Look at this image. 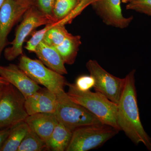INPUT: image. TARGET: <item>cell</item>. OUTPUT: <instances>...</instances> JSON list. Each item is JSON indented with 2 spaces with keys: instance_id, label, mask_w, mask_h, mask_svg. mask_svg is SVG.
<instances>
[{
  "instance_id": "1",
  "label": "cell",
  "mask_w": 151,
  "mask_h": 151,
  "mask_svg": "<svg viewBox=\"0 0 151 151\" xmlns=\"http://www.w3.org/2000/svg\"><path fill=\"white\" fill-rule=\"evenodd\" d=\"M135 69L124 78L125 82L118 105L117 122L120 131L136 145L142 144L151 151V138L145 131L140 118L137 90Z\"/></svg>"
},
{
  "instance_id": "2",
  "label": "cell",
  "mask_w": 151,
  "mask_h": 151,
  "mask_svg": "<svg viewBox=\"0 0 151 151\" xmlns=\"http://www.w3.org/2000/svg\"><path fill=\"white\" fill-rule=\"evenodd\" d=\"M67 94L71 100L81 105L98 118L103 124L109 125L120 131L117 124L118 105L103 94L90 90H79L75 84L67 83Z\"/></svg>"
},
{
  "instance_id": "3",
  "label": "cell",
  "mask_w": 151,
  "mask_h": 151,
  "mask_svg": "<svg viewBox=\"0 0 151 151\" xmlns=\"http://www.w3.org/2000/svg\"><path fill=\"white\" fill-rule=\"evenodd\" d=\"M53 17L44 13L39 8L32 6L26 12L23 19L17 29L11 46L5 48V58L12 61L22 55L23 46L25 41L36 28L56 22Z\"/></svg>"
},
{
  "instance_id": "4",
  "label": "cell",
  "mask_w": 151,
  "mask_h": 151,
  "mask_svg": "<svg viewBox=\"0 0 151 151\" xmlns=\"http://www.w3.org/2000/svg\"><path fill=\"white\" fill-rule=\"evenodd\" d=\"M119 131L114 127L98 123L76 129L66 151H87L103 145Z\"/></svg>"
},
{
  "instance_id": "5",
  "label": "cell",
  "mask_w": 151,
  "mask_h": 151,
  "mask_svg": "<svg viewBox=\"0 0 151 151\" xmlns=\"http://www.w3.org/2000/svg\"><path fill=\"white\" fill-rule=\"evenodd\" d=\"M56 95L57 105L55 114L58 122L72 132L86 125L102 123L86 108L71 100L64 90Z\"/></svg>"
},
{
  "instance_id": "6",
  "label": "cell",
  "mask_w": 151,
  "mask_h": 151,
  "mask_svg": "<svg viewBox=\"0 0 151 151\" xmlns=\"http://www.w3.org/2000/svg\"><path fill=\"white\" fill-rule=\"evenodd\" d=\"M25 98L10 84L4 87L0 95V129L12 127L24 121L28 115Z\"/></svg>"
},
{
  "instance_id": "7",
  "label": "cell",
  "mask_w": 151,
  "mask_h": 151,
  "mask_svg": "<svg viewBox=\"0 0 151 151\" xmlns=\"http://www.w3.org/2000/svg\"><path fill=\"white\" fill-rule=\"evenodd\" d=\"M18 66L35 82L55 94L64 90L67 85L63 75L48 68L40 60L32 59L22 55Z\"/></svg>"
},
{
  "instance_id": "8",
  "label": "cell",
  "mask_w": 151,
  "mask_h": 151,
  "mask_svg": "<svg viewBox=\"0 0 151 151\" xmlns=\"http://www.w3.org/2000/svg\"><path fill=\"white\" fill-rule=\"evenodd\" d=\"M86 66L90 75L94 78L95 91L118 105L124 87V78H119L109 73L94 60H88Z\"/></svg>"
},
{
  "instance_id": "9",
  "label": "cell",
  "mask_w": 151,
  "mask_h": 151,
  "mask_svg": "<svg viewBox=\"0 0 151 151\" xmlns=\"http://www.w3.org/2000/svg\"><path fill=\"white\" fill-rule=\"evenodd\" d=\"M32 4L16 0H6L0 8V58L11 30Z\"/></svg>"
},
{
  "instance_id": "10",
  "label": "cell",
  "mask_w": 151,
  "mask_h": 151,
  "mask_svg": "<svg viewBox=\"0 0 151 151\" xmlns=\"http://www.w3.org/2000/svg\"><path fill=\"white\" fill-rule=\"evenodd\" d=\"M122 0H94L92 3L97 15L109 26L124 29L128 27L133 19V17H126L123 13Z\"/></svg>"
},
{
  "instance_id": "11",
  "label": "cell",
  "mask_w": 151,
  "mask_h": 151,
  "mask_svg": "<svg viewBox=\"0 0 151 151\" xmlns=\"http://www.w3.org/2000/svg\"><path fill=\"white\" fill-rule=\"evenodd\" d=\"M0 76L18 89L25 99L41 88L15 64L0 65Z\"/></svg>"
},
{
  "instance_id": "12",
  "label": "cell",
  "mask_w": 151,
  "mask_h": 151,
  "mask_svg": "<svg viewBox=\"0 0 151 151\" xmlns=\"http://www.w3.org/2000/svg\"><path fill=\"white\" fill-rule=\"evenodd\" d=\"M57 105L56 94L41 88L26 98L25 107L28 116L38 113H55Z\"/></svg>"
},
{
  "instance_id": "13",
  "label": "cell",
  "mask_w": 151,
  "mask_h": 151,
  "mask_svg": "<svg viewBox=\"0 0 151 151\" xmlns=\"http://www.w3.org/2000/svg\"><path fill=\"white\" fill-rule=\"evenodd\" d=\"M30 129L47 142L58 122L55 113H38L29 115L25 120Z\"/></svg>"
},
{
  "instance_id": "14",
  "label": "cell",
  "mask_w": 151,
  "mask_h": 151,
  "mask_svg": "<svg viewBox=\"0 0 151 151\" xmlns=\"http://www.w3.org/2000/svg\"><path fill=\"white\" fill-rule=\"evenodd\" d=\"M34 52L48 68L62 75L67 74L65 64L55 47L47 45L42 41L37 47Z\"/></svg>"
},
{
  "instance_id": "15",
  "label": "cell",
  "mask_w": 151,
  "mask_h": 151,
  "mask_svg": "<svg viewBox=\"0 0 151 151\" xmlns=\"http://www.w3.org/2000/svg\"><path fill=\"white\" fill-rule=\"evenodd\" d=\"M72 132L71 130L58 122L46 142L47 150L66 151L70 143Z\"/></svg>"
},
{
  "instance_id": "16",
  "label": "cell",
  "mask_w": 151,
  "mask_h": 151,
  "mask_svg": "<svg viewBox=\"0 0 151 151\" xmlns=\"http://www.w3.org/2000/svg\"><path fill=\"white\" fill-rule=\"evenodd\" d=\"M81 44L80 35L70 34L61 44L55 47L59 52L64 63L72 65L75 62Z\"/></svg>"
},
{
  "instance_id": "17",
  "label": "cell",
  "mask_w": 151,
  "mask_h": 151,
  "mask_svg": "<svg viewBox=\"0 0 151 151\" xmlns=\"http://www.w3.org/2000/svg\"><path fill=\"white\" fill-rule=\"evenodd\" d=\"M29 129V127L24 121L14 126L0 151H17Z\"/></svg>"
},
{
  "instance_id": "18",
  "label": "cell",
  "mask_w": 151,
  "mask_h": 151,
  "mask_svg": "<svg viewBox=\"0 0 151 151\" xmlns=\"http://www.w3.org/2000/svg\"><path fill=\"white\" fill-rule=\"evenodd\" d=\"M47 150L46 143L30 129L26 135L17 151Z\"/></svg>"
},
{
  "instance_id": "19",
  "label": "cell",
  "mask_w": 151,
  "mask_h": 151,
  "mask_svg": "<svg viewBox=\"0 0 151 151\" xmlns=\"http://www.w3.org/2000/svg\"><path fill=\"white\" fill-rule=\"evenodd\" d=\"M80 0H55L52 16L56 21L70 14L78 6Z\"/></svg>"
},
{
  "instance_id": "20",
  "label": "cell",
  "mask_w": 151,
  "mask_h": 151,
  "mask_svg": "<svg viewBox=\"0 0 151 151\" xmlns=\"http://www.w3.org/2000/svg\"><path fill=\"white\" fill-rule=\"evenodd\" d=\"M126 9L151 16V0H137L128 3Z\"/></svg>"
},
{
  "instance_id": "21",
  "label": "cell",
  "mask_w": 151,
  "mask_h": 151,
  "mask_svg": "<svg viewBox=\"0 0 151 151\" xmlns=\"http://www.w3.org/2000/svg\"><path fill=\"white\" fill-rule=\"evenodd\" d=\"M95 84L94 78L91 75H82L76 79L75 84L78 89L86 91L94 87Z\"/></svg>"
},
{
  "instance_id": "22",
  "label": "cell",
  "mask_w": 151,
  "mask_h": 151,
  "mask_svg": "<svg viewBox=\"0 0 151 151\" xmlns=\"http://www.w3.org/2000/svg\"><path fill=\"white\" fill-rule=\"evenodd\" d=\"M55 0H38L39 8L47 15L52 16L53 7Z\"/></svg>"
},
{
  "instance_id": "23",
  "label": "cell",
  "mask_w": 151,
  "mask_h": 151,
  "mask_svg": "<svg viewBox=\"0 0 151 151\" xmlns=\"http://www.w3.org/2000/svg\"><path fill=\"white\" fill-rule=\"evenodd\" d=\"M13 127L0 129V149L7 138Z\"/></svg>"
},
{
  "instance_id": "24",
  "label": "cell",
  "mask_w": 151,
  "mask_h": 151,
  "mask_svg": "<svg viewBox=\"0 0 151 151\" xmlns=\"http://www.w3.org/2000/svg\"><path fill=\"white\" fill-rule=\"evenodd\" d=\"M10 83L4 78L0 76V88L8 85Z\"/></svg>"
},
{
  "instance_id": "25",
  "label": "cell",
  "mask_w": 151,
  "mask_h": 151,
  "mask_svg": "<svg viewBox=\"0 0 151 151\" xmlns=\"http://www.w3.org/2000/svg\"><path fill=\"white\" fill-rule=\"evenodd\" d=\"M16 1H18L25 2L33 4L32 0H16Z\"/></svg>"
},
{
  "instance_id": "26",
  "label": "cell",
  "mask_w": 151,
  "mask_h": 151,
  "mask_svg": "<svg viewBox=\"0 0 151 151\" xmlns=\"http://www.w3.org/2000/svg\"><path fill=\"white\" fill-rule=\"evenodd\" d=\"M137 1V0H122V3L124 4H127L128 3L131 2L133 1Z\"/></svg>"
},
{
  "instance_id": "27",
  "label": "cell",
  "mask_w": 151,
  "mask_h": 151,
  "mask_svg": "<svg viewBox=\"0 0 151 151\" xmlns=\"http://www.w3.org/2000/svg\"><path fill=\"white\" fill-rule=\"evenodd\" d=\"M6 0H0V8L2 6L3 4L5 1Z\"/></svg>"
},
{
  "instance_id": "28",
  "label": "cell",
  "mask_w": 151,
  "mask_h": 151,
  "mask_svg": "<svg viewBox=\"0 0 151 151\" xmlns=\"http://www.w3.org/2000/svg\"><path fill=\"white\" fill-rule=\"evenodd\" d=\"M5 86H4V87H1V88H0V95H1V94L2 92L3 89H4V87Z\"/></svg>"
}]
</instances>
